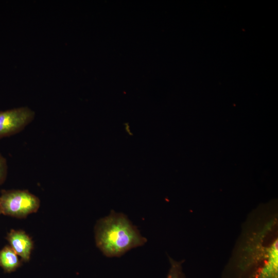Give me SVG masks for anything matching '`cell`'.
<instances>
[{"instance_id":"8992f818","label":"cell","mask_w":278,"mask_h":278,"mask_svg":"<svg viewBox=\"0 0 278 278\" xmlns=\"http://www.w3.org/2000/svg\"><path fill=\"white\" fill-rule=\"evenodd\" d=\"M22 264L18 255L10 246L0 250V267L6 273L15 271Z\"/></svg>"},{"instance_id":"3957f363","label":"cell","mask_w":278,"mask_h":278,"mask_svg":"<svg viewBox=\"0 0 278 278\" xmlns=\"http://www.w3.org/2000/svg\"><path fill=\"white\" fill-rule=\"evenodd\" d=\"M34 112L27 107L0 110V138L23 130L34 119Z\"/></svg>"},{"instance_id":"7a4b0ae2","label":"cell","mask_w":278,"mask_h":278,"mask_svg":"<svg viewBox=\"0 0 278 278\" xmlns=\"http://www.w3.org/2000/svg\"><path fill=\"white\" fill-rule=\"evenodd\" d=\"M40 199L27 190H3L0 195L2 214L23 218L38 211Z\"/></svg>"},{"instance_id":"277c9868","label":"cell","mask_w":278,"mask_h":278,"mask_svg":"<svg viewBox=\"0 0 278 278\" xmlns=\"http://www.w3.org/2000/svg\"><path fill=\"white\" fill-rule=\"evenodd\" d=\"M6 239L10 246L22 260L28 262L30 259L33 249V241L24 231L11 230L7 234Z\"/></svg>"},{"instance_id":"5b68a950","label":"cell","mask_w":278,"mask_h":278,"mask_svg":"<svg viewBox=\"0 0 278 278\" xmlns=\"http://www.w3.org/2000/svg\"><path fill=\"white\" fill-rule=\"evenodd\" d=\"M278 240L275 238L270 244L264 264L256 273L255 278H277Z\"/></svg>"},{"instance_id":"6da1fadb","label":"cell","mask_w":278,"mask_h":278,"mask_svg":"<svg viewBox=\"0 0 278 278\" xmlns=\"http://www.w3.org/2000/svg\"><path fill=\"white\" fill-rule=\"evenodd\" d=\"M94 234L96 246L109 257L121 256L147 241L125 214L113 210L97 221Z\"/></svg>"},{"instance_id":"9c48e42d","label":"cell","mask_w":278,"mask_h":278,"mask_svg":"<svg viewBox=\"0 0 278 278\" xmlns=\"http://www.w3.org/2000/svg\"><path fill=\"white\" fill-rule=\"evenodd\" d=\"M2 214L1 213V207H0V214Z\"/></svg>"},{"instance_id":"ba28073f","label":"cell","mask_w":278,"mask_h":278,"mask_svg":"<svg viewBox=\"0 0 278 278\" xmlns=\"http://www.w3.org/2000/svg\"><path fill=\"white\" fill-rule=\"evenodd\" d=\"M8 166L6 159L0 153V186L6 180Z\"/></svg>"},{"instance_id":"52a82bcc","label":"cell","mask_w":278,"mask_h":278,"mask_svg":"<svg viewBox=\"0 0 278 278\" xmlns=\"http://www.w3.org/2000/svg\"><path fill=\"white\" fill-rule=\"evenodd\" d=\"M170 267L167 278H186L182 271V262H178L169 257Z\"/></svg>"}]
</instances>
